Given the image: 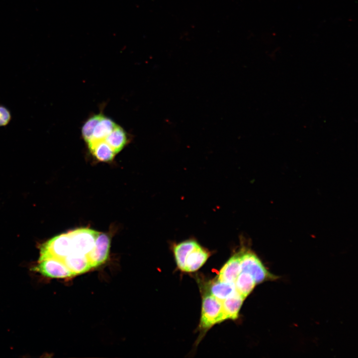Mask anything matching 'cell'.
I'll return each instance as SVG.
<instances>
[{"instance_id":"cell-5","label":"cell","mask_w":358,"mask_h":358,"mask_svg":"<svg viewBox=\"0 0 358 358\" xmlns=\"http://www.w3.org/2000/svg\"><path fill=\"white\" fill-rule=\"evenodd\" d=\"M71 240V253L87 255L94 246L99 232L82 228L68 232Z\"/></svg>"},{"instance_id":"cell-1","label":"cell","mask_w":358,"mask_h":358,"mask_svg":"<svg viewBox=\"0 0 358 358\" xmlns=\"http://www.w3.org/2000/svg\"><path fill=\"white\" fill-rule=\"evenodd\" d=\"M172 249L177 266L180 270L185 272L198 270L210 256L209 251L194 239L175 243Z\"/></svg>"},{"instance_id":"cell-8","label":"cell","mask_w":358,"mask_h":358,"mask_svg":"<svg viewBox=\"0 0 358 358\" xmlns=\"http://www.w3.org/2000/svg\"><path fill=\"white\" fill-rule=\"evenodd\" d=\"M241 271L239 252L233 255L220 269L218 280L234 283Z\"/></svg>"},{"instance_id":"cell-15","label":"cell","mask_w":358,"mask_h":358,"mask_svg":"<svg viewBox=\"0 0 358 358\" xmlns=\"http://www.w3.org/2000/svg\"><path fill=\"white\" fill-rule=\"evenodd\" d=\"M236 291L234 283L218 280L214 282L210 285L211 294L219 299L223 301Z\"/></svg>"},{"instance_id":"cell-12","label":"cell","mask_w":358,"mask_h":358,"mask_svg":"<svg viewBox=\"0 0 358 358\" xmlns=\"http://www.w3.org/2000/svg\"><path fill=\"white\" fill-rule=\"evenodd\" d=\"M234 284L236 290L245 299L258 284L253 276L245 271L240 272Z\"/></svg>"},{"instance_id":"cell-11","label":"cell","mask_w":358,"mask_h":358,"mask_svg":"<svg viewBox=\"0 0 358 358\" xmlns=\"http://www.w3.org/2000/svg\"><path fill=\"white\" fill-rule=\"evenodd\" d=\"M88 146L92 155L101 162L111 161L116 154L104 140L91 142Z\"/></svg>"},{"instance_id":"cell-2","label":"cell","mask_w":358,"mask_h":358,"mask_svg":"<svg viewBox=\"0 0 358 358\" xmlns=\"http://www.w3.org/2000/svg\"><path fill=\"white\" fill-rule=\"evenodd\" d=\"M241 271L250 273L257 284L275 280L277 277L271 273L253 252L242 249L239 251Z\"/></svg>"},{"instance_id":"cell-7","label":"cell","mask_w":358,"mask_h":358,"mask_svg":"<svg viewBox=\"0 0 358 358\" xmlns=\"http://www.w3.org/2000/svg\"><path fill=\"white\" fill-rule=\"evenodd\" d=\"M110 247V239L108 235L99 233L94 245L87 255L92 268L98 267L107 260Z\"/></svg>"},{"instance_id":"cell-13","label":"cell","mask_w":358,"mask_h":358,"mask_svg":"<svg viewBox=\"0 0 358 358\" xmlns=\"http://www.w3.org/2000/svg\"><path fill=\"white\" fill-rule=\"evenodd\" d=\"M116 125L112 120L103 115L96 125L91 138L87 144L104 140Z\"/></svg>"},{"instance_id":"cell-14","label":"cell","mask_w":358,"mask_h":358,"mask_svg":"<svg viewBox=\"0 0 358 358\" xmlns=\"http://www.w3.org/2000/svg\"><path fill=\"white\" fill-rule=\"evenodd\" d=\"M104 140L117 153L126 145L128 138L124 129L117 125Z\"/></svg>"},{"instance_id":"cell-17","label":"cell","mask_w":358,"mask_h":358,"mask_svg":"<svg viewBox=\"0 0 358 358\" xmlns=\"http://www.w3.org/2000/svg\"><path fill=\"white\" fill-rule=\"evenodd\" d=\"M12 118L9 109L3 105L0 104V127L7 126Z\"/></svg>"},{"instance_id":"cell-9","label":"cell","mask_w":358,"mask_h":358,"mask_svg":"<svg viewBox=\"0 0 358 358\" xmlns=\"http://www.w3.org/2000/svg\"><path fill=\"white\" fill-rule=\"evenodd\" d=\"M62 262L74 275L85 273L92 268L87 255L71 253Z\"/></svg>"},{"instance_id":"cell-16","label":"cell","mask_w":358,"mask_h":358,"mask_svg":"<svg viewBox=\"0 0 358 358\" xmlns=\"http://www.w3.org/2000/svg\"><path fill=\"white\" fill-rule=\"evenodd\" d=\"M103 116L101 113L94 115L85 122L82 128V134L87 143L90 141L96 125Z\"/></svg>"},{"instance_id":"cell-3","label":"cell","mask_w":358,"mask_h":358,"mask_svg":"<svg viewBox=\"0 0 358 358\" xmlns=\"http://www.w3.org/2000/svg\"><path fill=\"white\" fill-rule=\"evenodd\" d=\"M72 251V243L68 233L55 236L40 247L39 261L48 258L62 260Z\"/></svg>"},{"instance_id":"cell-10","label":"cell","mask_w":358,"mask_h":358,"mask_svg":"<svg viewBox=\"0 0 358 358\" xmlns=\"http://www.w3.org/2000/svg\"><path fill=\"white\" fill-rule=\"evenodd\" d=\"M245 299L236 290L229 297L222 301V308L225 319H236Z\"/></svg>"},{"instance_id":"cell-6","label":"cell","mask_w":358,"mask_h":358,"mask_svg":"<svg viewBox=\"0 0 358 358\" xmlns=\"http://www.w3.org/2000/svg\"><path fill=\"white\" fill-rule=\"evenodd\" d=\"M33 270L51 278H65L74 276L64 263L55 258H48L39 261Z\"/></svg>"},{"instance_id":"cell-4","label":"cell","mask_w":358,"mask_h":358,"mask_svg":"<svg viewBox=\"0 0 358 358\" xmlns=\"http://www.w3.org/2000/svg\"><path fill=\"white\" fill-rule=\"evenodd\" d=\"M225 320L222 301L211 294L205 296L202 304L200 328L206 329Z\"/></svg>"}]
</instances>
